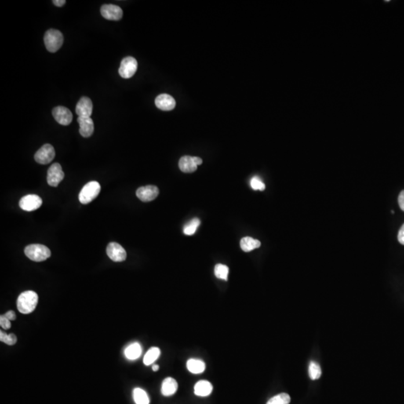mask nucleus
I'll return each instance as SVG.
<instances>
[{
	"instance_id": "12",
	"label": "nucleus",
	"mask_w": 404,
	"mask_h": 404,
	"mask_svg": "<svg viewBox=\"0 0 404 404\" xmlns=\"http://www.w3.org/2000/svg\"><path fill=\"white\" fill-rule=\"evenodd\" d=\"M93 111V103L92 100L87 97H82L79 100L76 107V113L79 117L91 118Z\"/></svg>"
},
{
	"instance_id": "4",
	"label": "nucleus",
	"mask_w": 404,
	"mask_h": 404,
	"mask_svg": "<svg viewBox=\"0 0 404 404\" xmlns=\"http://www.w3.org/2000/svg\"><path fill=\"white\" fill-rule=\"evenodd\" d=\"M100 192V185L98 182H89L81 190L79 195V200L83 205H87L96 198Z\"/></svg>"
},
{
	"instance_id": "28",
	"label": "nucleus",
	"mask_w": 404,
	"mask_h": 404,
	"mask_svg": "<svg viewBox=\"0 0 404 404\" xmlns=\"http://www.w3.org/2000/svg\"><path fill=\"white\" fill-rule=\"evenodd\" d=\"M0 340L8 345L12 346L16 344L17 339L15 334L12 333L8 335L3 331L1 330L0 331Z\"/></svg>"
},
{
	"instance_id": "18",
	"label": "nucleus",
	"mask_w": 404,
	"mask_h": 404,
	"mask_svg": "<svg viewBox=\"0 0 404 404\" xmlns=\"http://www.w3.org/2000/svg\"><path fill=\"white\" fill-rule=\"evenodd\" d=\"M213 391V386L207 380L198 381L194 387V393L195 395L199 397H207L211 394Z\"/></svg>"
},
{
	"instance_id": "35",
	"label": "nucleus",
	"mask_w": 404,
	"mask_h": 404,
	"mask_svg": "<svg viewBox=\"0 0 404 404\" xmlns=\"http://www.w3.org/2000/svg\"><path fill=\"white\" fill-rule=\"evenodd\" d=\"M159 368L160 367L157 365H154L152 366V369L154 372H157V371L159 370Z\"/></svg>"
},
{
	"instance_id": "6",
	"label": "nucleus",
	"mask_w": 404,
	"mask_h": 404,
	"mask_svg": "<svg viewBox=\"0 0 404 404\" xmlns=\"http://www.w3.org/2000/svg\"><path fill=\"white\" fill-rule=\"evenodd\" d=\"M56 152L51 145L45 144L34 154V160L38 163L47 165L54 159Z\"/></svg>"
},
{
	"instance_id": "21",
	"label": "nucleus",
	"mask_w": 404,
	"mask_h": 404,
	"mask_svg": "<svg viewBox=\"0 0 404 404\" xmlns=\"http://www.w3.org/2000/svg\"><path fill=\"white\" fill-rule=\"evenodd\" d=\"M260 242L250 237H245L241 241V247L243 252H249L254 249L260 247Z\"/></svg>"
},
{
	"instance_id": "30",
	"label": "nucleus",
	"mask_w": 404,
	"mask_h": 404,
	"mask_svg": "<svg viewBox=\"0 0 404 404\" xmlns=\"http://www.w3.org/2000/svg\"><path fill=\"white\" fill-rule=\"evenodd\" d=\"M0 326L2 329H9L12 326L11 321L5 318V316L1 315V317H0Z\"/></svg>"
},
{
	"instance_id": "13",
	"label": "nucleus",
	"mask_w": 404,
	"mask_h": 404,
	"mask_svg": "<svg viewBox=\"0 0 404 404\" xmlns=\"http://www.w3.org/2000/svg\"><path fill=\"white\" fill-rule=\"evenodd\" d=\"M158 195H159V189L157 188L156 186H145V187H139L136 190V196L144 202L153 201L158 196Z\"/></svg>"
},
{
	"instance_id": "10",
	"label": "nucleus",
	"mask_w": 404,
	"mask_h": 404,
	"mask_svg": "<svg viewBox=\"0 0 404 404\" xmlns=\"http://www.w3.org/2000/svg\"><path fill=\"white\" fill-rule=\"evenodd\" d=\"M20 208L25 211H33L42 205V199L37 195H27L20 201Z\"/></svg>"
},
{
	"instance_id": "20",
	"label": "nucleus",
	"mask_w": 404,
	"mask_h": 404,
	"mask_svg": "<svg viewBox=\"0 0 404 404\" xmlns=\"http://www.w3.org/2000/svg\"><path fill=\"white\" fill-rule=\"evenodd\" d=\"M187 369L189 372L194 374H199L203 373L205 370V364L203 361L195 358H191L187 361Z\"/></svg>"
},
{
	"instance_id": "9",
	"label": "nucleus",
	"mask_w": 404,
	"mask_h": 404,
	"mask_svg": "<svg viewBox=\"0 0 404 404\" xmlns=\"http://www.w3.org/2000/svg\"><path fill=\"white\" fill-rule=\"evenodd\" d=\"M100 13L105 19L109 20H120L122 18L123 11L119 6L113 4L102 5Z\"/></svg>"
},
{
	"instance_id": "26",
	"label": "nucleus",
	"mask_w": 404,
	"mask_h": 404,
	"mask_svg": "<svg viewBox=\"0 0 404 404\" xmlns=\"http://www.w3.org/2000/svg\"><path fill=\"white\" fill-rule=\"evenodd\" d=\"M291 403V397L286 393H281L273 397L267 401V404H289Z\"/></svg>"
},
{
	"instance_id": "8",
	"label": "nucleus",
	"mask_w": 404,
	"mask_h": 404,
	"mask_svg": "<svg viewBox=\"0 0 404 404\" xmlns=\"http://www.w3.org/2000/svg\"><path fill=\"white\" fill-rule=\"evenodd\" d=\"M107 254L108 257L114 262L125 261L127 259L125 249L118 242H110L107 245Z\"/></svg>"
},
{
	"instance_id": "31",
	"label": "nucleus",
	"mask_w": 404,
	"mask_h": 404,
	"mask_svg": "<svg viewBox=\"0 0 404 404\" xmlns=\"http://www.w3.org/2000/svg\"><path fill=\"white\" fill-rule=\"evenodd\" d=\"M398 239L400 243L404 245V224L401 226V229L398 232Z\"/></svg>"
},
{
	"instance_id": "27",
	"label": "nucleus",
	"mask_w": 404,
	"mask_h": 404,
	"mask_svg": "<svg viewBox=\"0 0 404 404\" xmlns=\"http://www.w3.org/2000/svg\"><path fill=\"white\" fill-rule=\"evenodd\" d=\"M228 273H229V269L224 264L219 263V264H216V267H215L214 274L216 278L227 281Z\"/></svg>"
},
{
	"instance_id": "16",
	"label": "nucleus",
	"mask_w": 404,
	"mask_h": 404,
	"mask_svg": "<svg viewBox=\"0 0 404 404\" xmlns=\"http://www.w3.org/2000/svg\"><path fill=\"white\" fill-rule=\"evenodd\" d=\"M178 388V384L175 379L167 377L163 380L161 387V393L163 396H172L176 393Z\"/></svg>"
},
{
	"instance_id": "23",
	"label": "nucleus",
	"mask_w": 404,
	"mask_h": 404,
	"mask_svg": "<svg viewBox=\"0 0 404 404\" xmlns=\"http://www.w3.org/2000/svg\"><path fill=\"white\" fill-rule=\"evenodd\" d=\"M133 400L136 404H149L148 395L145 390L140 388H134L133 391Z\"/></svg>"
},
{
	"instance_id": "5",
	"label": "nucleus",
	"mask_w": 404,
	"mask_h": 404,
	"mask_svg": "<svg viewBox=\"0 0 404 404\" xmlns=\"http://www.w3.org/2000/svg\"><path fill=\"white\" fill-rule=\"evenodd\" d=\"M138 63L135 58L128 56L121 61L118 73L124 79H129L133 77L137 71Z\"/></svg>"
},
{
	"instance_id": "15",
	"label": "nucleus",
	"mask_w": 404,
	"mask_h": 404,
	"mask_svg": "<svg viewBox=\"0 0 404 404\" xmlns=\"http://www.w3.org/2000/svg\"><path fill=\"white\" fill-rule=\"evenodd\" d=\"M77 121L80 125V133L81 136L85 138L90 137L93 134L95 129L93 120L91 118L79 117Z\"/></svg>"
},
{
	"instance_id": "22",
	"label": "nucleus",
	"mask_w": 404,
	"mask_h": 404,
	"mask_svg": "<svg viewBox=\"0 0 404 404\" xmlns=\"http://www.w3.org/2000/svg\"><path fill=\"white\" fill-rule=\"evenodd\" d=\"M161 356V350L158 347H151L146 353L143 358V362L145 365H152Z\"/></svg>"
},
{
	"instance_id": "32",
	"label": "nucleus",
	"mask_w": 404,
	"mask_h": 404,
	"mask_svg": "<svg viewBox=\"0 0 404 404\" xmlns=\"http://www.w3.org/2000/svg\"><path fill=\"white\" fill-rule=\"evenodd\" d=\"M398 204L401 209L404 211V190L400 193L399 197H398Z\"/></svg>"
},
{
	"instance_id": "14",
	"label": "nucleus",
	"mask_w": 404,
	"mask_h": 404,
	"mask_svg": "<svg viewBox=\"0 0 404 404\" xmlns=\"http://www.w3.org/2000/svg\"><path fill=\"white\" fill-rule=\"evenodd\" d=\"M155 104L157 108L163 111H171L174 110L176 105L175 99L171 95L162 94L157 97Z\"/></svg>"
},
{
	"instance_id": "33",
	"label": "nucleus",
	"mask_w": 404,
	"mask_h": 404,
	"mask_svg": "<svg viewBox=\"0 0 404 404\" xmlns=\"http://www.w3.org/2000/svg\"><path fill=\"white\" fill-rule=\"evenodd\" d=\"M4 316L5 318H8L9 321H15L16 319V314L13 311H8V312L4 314Z\"/></svg>"
},
{
	"instance_id": "19",
	"label": "nucleus",
	"mask_w": 404,
	"mask_h": 404,
	"mask_svg": "<svg viewBox=\"0 0 404 404\" xmlns=\"http://www.w3.org/2000/svg\"><path fill=\"white\" fill-rule=\"evenodd\" d=\"M142 352H143V350H142L141 345L136 342L127 347L125 350V355L128 359L136 360L141 356Z\"/></svg>"
},
{
	"instance_id": "25",
	"label": "nucleus",
	"mask_w": 404,
	"mask_h": 404,
	"mask_svg": "<svg viewBox=\"0 0 404 404\" xmlns=\"http://www.w3.org/2000/svg\"><path fill=\"white\" fill-rule=\"evenodd\" d=\"M200 224H201L200 219H198V218H194V219H192L191 221L188 224L184 226V227H183V234L188 236L193 235V234H195Z\"/></svg>"
},
{
	"instance_id": "11",
	"label": "nucleus",
	"mask_w": 404,
	"mask_h": 404,
	"mask_svg": "<svg viewBox=\"0 0 404 404\" xmlns=\"http://www.w3.org/2000/svg\"><path fill=\"white\" fill-rule=\"evenodd\" d=\"M52 113L55 120L60 125L67 126V125H70L71 121H72V113L66 107H62V106L55 107L52 110Z\"/></svg>"
},
{
	"instance_id": "2",
	"label": "nucleus",
	"mask_w": 404,
	"mask_h": 404,
	"mask_svg": "<svg viewBox=\"0 0 404 404\" xmlns=\"http://www.w3.org/2000/svg\"><path fill=\"white\" fill-rule=\"evenodd\" d=\"M25 255L33 261L41 262L50 257L51 252L46 245L32 244L25 248Z\"/></svg>"
},
{
	"instance_id": "17",
	"label": "nucleus",
	"mask_w": 404,
	"mask_h": 404,
	"mask_svg": "<svg viewBox=\"0 0 404 404\" xmlns=\"http://www.w3.org/2000/svg\"><path fill=\"white\" fill-rule=\"evenodd\" d=\"M197 164L195 163L194 157L184 156L179 161V168L184 173H192L197 170Z\"/></svg>"
},
{
	"instance_id": "24",
	"label": "nucleus",
	"mask_w": 404,
	"mask_h": 404,
	"mask_svg": "<svg viewBox=\"0 0 404 404\" xmlns=\"http://www.w3.org/2000/svg\"><path fill=\"white\" fill-rule=\"evenodd\" d=\"M308 373H309L310 379L312 380H318L321 377L322 371L318 362H314V361L310 362L309 366H308Z\"/></svg>"
},
{
	"instance_id": "29",
	"label": "nucleus",
	"mask_w": 404,
	"mask_h": 404,
	"mask_svg": "<svg viewBox=\"0 0 404 404\" xmlns=\"http://www.w3.org/2000/svg\"><path fill=\"white\" fill-rule=\"evenodd\" d=\"M251 187L254 190H260V191H263L265 190V184L259 178V177L252 178L250 181Z\"/></svg>"
},
{
	"instance_id": "34",
	"label": "nucleus",
	"mask_w": 404,
	"mask_h": 404,
	"mask_svg": "<svg viewBox=\"0 0 404 404\" xmlns=\"http://www.w3.org/2000/svg\"><path fill=\"white\" fill-rule=\"evenodd\" d=\"M52 3L58 7H62L66 3L65 0H53Z\"/></svg>"
},
{
	"instance_id": "1",
	"label": "nucleus",
	"mask_w": 404,
	"mask_h": 404,
	"mask_svg": "<svg viewBox=\"0 0 404 404\" xmlns=\"http://www.w3.org/2000/svg\"><path fill=\"white\" fill-rule=\"evenodd\" d=\"M38 303V294L32 291H27L19 296L16 301V307L22 314H30L34 311Z\"/></svg>"
},
{
	"instance_id": "3",
	"label": "nucleus",
	"mask_w": 404,
	"mask_h": 404,
	"mask_svg": "<svg viewBox=\"0 0 404 404\" xmlns=\"http://www.w3.org/2000/svg\"><path fill=\"white\" fill-rule=\"evenodd\" d=\"M44 41H45V46L49 52H56L60 49L61 47L63 46L64 38H63V33L60 31L51 29L45 33Z\"/></svg>"
},
{
	"instance_id": "7",
	"label": "nucleus",
	"mask_w": 404,
	"mask_h": 404,
	"mask_svg": "<svg viewBox=\"0 0 404 404\" xmlns=\"http://www.w3.org/2000/svg\"><path fill=\"white\" fill-rule=\"evenodd\" d=\"M65 174L63 172L62 166L59 163H53L49 167L48 171V184L51 187H56L59 186V183L64 179Z\"/></svg>"
}]
</instances>
